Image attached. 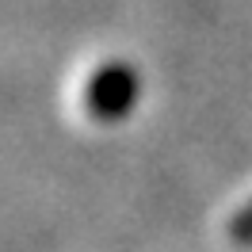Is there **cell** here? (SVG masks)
Wrapping results in <instances>:
<instances>
[{
    "instance_id": "obj_2",
    "label": "cell",
    "mask_w": 252,
    "mask_h": 252,
    "mask_svg": "<svg viewBox=\"0 0 252 252\" xmlns=\"http://www.w3.org/2000/svg\"><path fill=\"white\" fill-rule=\"evenodd\" d=\"M229 233H233V241H241V245H252V203L241 210L233 218V225H229Z\"/></svg>"
},
{
    "instance_id": "obj_1",
    "label": "cell",
    "mask_w": 252,
    "mask_h": 252,
    "mask_svg": "<svg viewBox=\"0 0 252 252\" xmlns=\"http://www.w3.org/2000/svg\"><path fill=\"white\" fill-rule=\"evenodd\" d=\"M138 92H142L138 73L126 62H107L88 80L84 107L92 111V119H99V123H119V119H126V111L138 103Z\"/></svg>"
}]
</instances>
